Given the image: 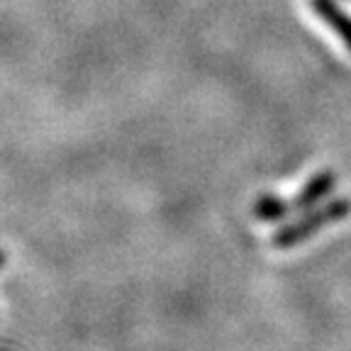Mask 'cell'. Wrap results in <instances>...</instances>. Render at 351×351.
I'll list each match as a JSON object with an SVG mask.
<instances>
[{
  "label": "cell",
  "mask_w": 351,
  "mask_h": 351,
  "mask_svg": "<svg viewBox=\"0 0 351 351\" xmlns=\"http://www.w3.org/2000/svg\"><path fill=\"white\" fill-rule=\"evenodd\" d=\"M351 215V200L346 197H337L332 203H327L324 208L317 210H307V215H302L300 219L291 222V225L280 227L274 234V247L278 249H291L302 244L305 239H310L313 234H317L324 227L335 225V222H341Z\"/></svg>",
  "instance_id": "cell-1"
},
{
  "label": "cell",
  "mask_w": 351,
  "mask_h": 351,
  "mask_svg": "<svg viewBox=\"0 0 351 351\" xmlns=\"http://www.w3.org/2000/svg\"><path fill=\"white\" fill-rule=\"evenodd\" d=\"M335 188H337V173H335V171H319L317 176H313V178L305 183V188L298 193L295 200H291V203H288V210H291V213L313 210L315 205H317L324 195H329Z\"/></svg>",
  "instance_id": "cell-2"
},
{
  "label": "cell",
  "mask_w": 351,
  "mask_h": 351,
  "mask_svg": "<svg viewBox=\"0 0 351 351\" xmlns=\"http://www.w3.org/2000/svg\"><path fill=\"white\" fill-rule=\"evenodd\" d=\"M310 5L319 15V20H324L339 34V39L346 44V49H351V17L337 5L335 0H310Z\"/></svg>",
  "instance_id": "cell-3"
},
{
  "label": "cell",
  "mask_w": 351,
  "mask_h": 351,
  "mask_svg": "<svg viewBox=\"0 0 351 351\" xmlns=\"http://www.w3.org/2000/svg\"><path fill=\"white\" fill-rule=\"evenodd\" d=\"M254 215H256L261 222H276V219L288 217L291 210H288V203H283V200H278V197L261 195L256 203H254Z\"/></svg>",
  "instance_id": "cell-4"
},
{
  "label": "cell",
  "mask_w": 351,
  "mask_h": 351,
  "mask_svg": "<svg viewBox=\"0 0 351 351\" xmlns=\"http://www.w3.org/2000/svg\"><path fill=\"white\" fill-rule=\"evenodd\" d=\"M0 266H3V254H0Z\"/></svg>",
  "instance_id": "cell-5"
}]
</instances>
